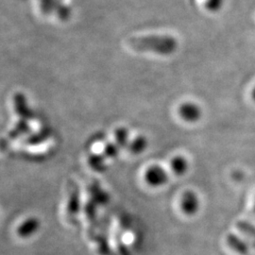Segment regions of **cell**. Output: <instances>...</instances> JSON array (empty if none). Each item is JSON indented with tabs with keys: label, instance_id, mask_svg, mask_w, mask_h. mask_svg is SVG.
Returning a JSON list of instances; mask_svg holds the SVG:
<instances>
[{
	"label": "cell",
	"instance_id": "8992f818",
	"mask_svg": "<svg viewBox=\"0 0 255 255\" xmlns=\"http://www.w3.org/2000/svg\"><path fill=\"white\" fill-rule=\"evenodd\" d=\"M227 244L228 246L235 252L237 255H248L249 254V246L247 245L246 242L242 240L241 238L234 235V234H229L227 237Z\"/></svg>",
	"mask_w": 255,
	"mask_h": 255
},
{
	"label": "cell",
	"instance_id": "5bb4252c",
	"mask_svg": "<svg viewBox=\"0 0 255 255\" xmlns=\"http://www.w3.org/2000/svg\"><path fill=\"white\" fill-rule=\"evenodd\" d=\"M103 158L100 155H92L89 159V164L93 168L96 170H101L103 169Z\"/></svg>",
	"mask_w": 255,
	"mask_h": 255
},
{
	"label": "cell",
	"instance_id": "30bf717a",
	"mask_svg": "<svg viewBox=\"0 0 255 255\" xmlns=\"http://www.w3.org/2000/svg\"><path fill=\"white\" fill-rule=\"evenodd\" d=\"M237 228L240 230L241 233H243L249 239H251L253 245L255 247V227L251 223H248L247 221H239L237 222Z\"/></svg>",
	"mask_w": 255,
	"mask_h": 255
},
{
	"label": "cell",
	"instance_id": "ac0fdd59",
	"mask_svg": "<svg viewBox=\"0 0 255 255\" xmlns=\"http://www.w3.org/2000/svg\"><path fill=\"white\" fill-rule=\"evenodd\" d=\"M254 212H255V206H254Z\"/></svg>",
	"mask_w": 255,
	"mask_h": 255
},
{
	"label": "cell",
	"instance_id": "7a4b0ae2",
	"mask_svg": "<svg viewBox=\"0 0 255 255\" xmlns=\"http://www.w3.org/2000/svg\"><path fill=\"white\" fill-rule=\"evenodd\" d=\"M145 179L150 186L158 187L167 182V174L162 167L153 165L146 170Z\"/></svg>",
	"mask_w": 255,
	"mask_h": 255
},
{
	"label": "cell",
	"instance_id": "9c48e42d",
	"mask_svg": "<svg viewBox=\"0 0 255 255\" xmlns=\"http://www.w3.org/2000/svg\"><path fill=\"white\" fill-rule=\"evenodd\" d=\"M171 169L176 175H183L188 169V163L182 156H176L171 160Z\"/></svg>",
	"mask_w": 255,
	"mask_h": 255
},
{
	"label": "cell",
	"instance_id": "52a82bcc",
	"mask_svg": "<svg viewBox=\"0 0 255 255\" xmlns=\"http://www.w3.org/2000/svg\"><path fill=\"white\" fill-rule=\"evenodd\" d=\"M13 101H14V109L18 116L24 119H31V112L27 107V101L24 95L16 94L13 98Z\"/></svg>",
	"mask_w": 255,
	"mask_h": 255
},
{
	"label": "cell",
	"instance_id": "e0dca14e",
	"mask_svg": "<svg viewBox=\"0 0 255 255\" xmlns=\"http://www.w3.org/2000/svg\"><path fill=\"white\" fill-rule=\"evenodd\" d=\"M253 99H254V101H255V89L253 90Z\"/></svg>",
	"mask_w": 255,
	"mask_h": 255
},
{
	"label": "cell",
	"instance_id": "2e32d148",
	"mask_svg": "<svg viewBox=\"0 0 255 255\" xmlns=\"http://www.w3.org/2000/svg\"><path fill=\"white\" fill-rule=\"evenodd\" d=\"M220 4H221V0H208L207 1V6L211 9H218Z\"/></svg>",
	"mask_w": 255,
	"mask_h": 255
},
{
	"label": "cell",
	"instance_id": "3957f363",
	"mask_svg": "<svg viewBox=\"0 0 255 255\" xmlns=\"http://www.w3.org/2000/svg\"><path fill=\"white\" fill-rule=\"evenodd\" d=\"M201 110L195 103H184L179 108V115L183 120L187 122H197L201 118Z\"/></svg>",
	"mask_w": 255,
	"mask_h": 255
},
{
	"label": "cell",
	"instance_id": "5b68a950",
	"mask_svg": "<svg viewBox=\"0 0 255 255\" xmlns=\"http://www.w3.org/2000/svg\"><path fill=\"white\" fill-rule=\"evenodd\" d=\"M40 228V221L35 218H29L25 220L17 229V234L21 237H31Z\"/></svg>",
	"mask_w": 255,
	"mask_h": 255
},
{
	"label": "cell",
	"instance_id": "4fadbf2b",
	"mask_svg": "<svg viewBox=\"0 0 255 255\" xmlns=\"http://www.w3.org/2000/svg\"><path fill=\"white\" fill-rule=\"evenodd\" d=\"M128 132L125 128H119L116 130V140L119 146H125L128 143Z\"/></svg>",
	"mask_w": 255,
	"mask_h": 255
},
{
	"label": "cell",
	"instance_id": "7c38bea8",
	"mask_svg": "<svg viewBox=\"0 0 255 255\" xmlns=\"http://www.w3.org/2000/svg\"><path fill=\"white\" fill-rule=\"evenodd\" d=\"M28 129H29V128L27 126V123L26 122V120L23 119V120H21L20 122H18L17 125H16V127L14 128L10 131L9 135L13 137V138H16V137H19L20 135L26 133Z\"/></svg>",
	"mask_w": 255,
	"mask_h": 255
},
{
	"label": "cell",
	"instance_id": "277c9868",
	"mask_svg": "<svg viewBox=\"0 0 255 255\" xmlns=\"http://www.w3.org/2000/svg\"><path fill=\"white\" fill-rule=\"evenodd\" d=\"M181 207L186 215L192 216L196 214L200 207V201L198 196L194 192H185L182 195Z\"/></svg>",
	"mask_w": 255,
	"mask_h": 255
},
{
	"label": "cell",
	"instance_id": "ba28073f",
	"mask_svg": "<svg viewBox=\"0 0 255 255\" xmlns=\"http://www.w3.org/2000/svg\"><path fill=\"white\" fill-rule=\"evenodd\" d=\"M80 210V198H79V190L78 187L75 186L72 187V190L70 191V197L67 205V215L69 217H75L77 216L78 212Z\"/></svg>",
	"mask_w": 255,
	"mask_h": 255
},
{
	"label": "cell",
	"instance_id": "6da1fadb",
	"mask_svg": "<svg viewBox=\"0 0 255 255\" xmlns=\"http://www.w3.org/2000/svg\"><path fill=\"white\" fill-rule=\"evenodd\" d=\"M129 46L138 52H152L159 55L173 54L178 47L176 38L170 35H148L132 37Z\"/></svg>",
	"mask_w": 255,
	"mask_h": 255
},
{
	"label": "cell",
	"instance_id": "9a60e30c",
	"mask_svg": "<svg viewBox=\"0 0 255 255\" xmlns=\"http://www.w3.org/2000/svg\"><path fill=\"white\" fill-rule=\"evenodd\" d=\"M119 153V147L114 145V144H108L107 146H105L104 149V154L109 158H114L116 157Z\"/></svg>",
	"mask_w": 255,
	"mask_h": 255
},
{
	"label": "cell",
	"instance_id": "8fae6325",
	"mask_svg": "<svg viewBox=\"0 0 255 255\" xmlns=\"http://www.w3.org/2000/svg\"><path fill=\"white\" fill-rule=\"evenodd\" d=\"M146 144H147V142H146V139L145 137L138 136L130 143L129 148H130L131 152H133V153H136V154L137 153H141L142 151L145 150Z\"/></svg>",
	"mask_w": 255,
	"mask_h": 255
}]
</instances>
